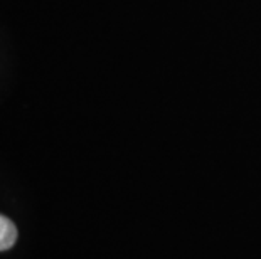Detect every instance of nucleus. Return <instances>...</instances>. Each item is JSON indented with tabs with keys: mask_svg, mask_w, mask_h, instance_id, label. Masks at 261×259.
<instances>
[{
	"mask_svg": "<svg viewBox=\"0 0 261 259\" xmlns=\"http://www.w3.org/2000/svg\"><path fill=\"white\" fill-rule=\"evenodd\" d=\"M17 241V227L9 217L0 216V251L10 249Z\"/></svg>",
	"mask_w": 261,
	"mask_h": 259,
	"instance_id": "obj_1",
	"label": "nucleus"
}]
</instances>
